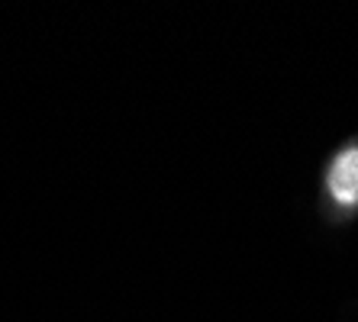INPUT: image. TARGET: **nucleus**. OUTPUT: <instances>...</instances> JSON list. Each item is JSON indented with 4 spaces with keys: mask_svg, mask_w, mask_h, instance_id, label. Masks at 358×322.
Segmentation results:
<instances>
[{
    "mask_svg": "<svg viewBox=\"0 0 358 322\" xmlns=\"http://www.w3.org/2000/svg\"><path fill=\"white\" fill-rule=\"evenodd\" d=\"M329 190L342 207L358 203V145L336 155L333 168H329Z\"/></svg>",
    "mask_w": 358,
    "mask_h": 322,
    "instance_id": "1",
    "label": "nucleus"
}]
</instances>
